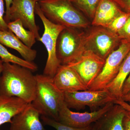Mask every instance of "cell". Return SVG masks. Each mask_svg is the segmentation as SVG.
<instances>
[{
    "instance_id": "cell-11",
    "label": "cell",
    "mask_w": 130,
    "mask_h": 130,
    "mask_svg": "<svg viewBox=\"0 0 130 130\" xmlns=\"http://www.w3.org/2000/svg\"><path fill=\"white\" fill-rule=\"evenodd\" d=\"M39 0H12L9 10L10 22L21 20L25 28L32 31L36 39L40 38L39 28L35 21V7Z\"/></svg>"
},
{
    "instance_id": "cell-5",
    "label": "cell",
    "mask_w": 130,
    "mask_h": 130,
    "mask_svg": "<svg viewBox=\"0 0 130 130\" xmlns=\"http://www.w3.org/2000/svg\"><path fill=\"white\" fill-rule=\"evenodd\" d=\"M35 13L39 16L44 26V32L39 41L44 44L48 54L43 74L53 78L61 65L56 55L57 40L60 33L66 27L49 20L42 11L38 2L35 7Z\"/></svg>"
},
{
    "instance_id": "cell-18",
    "label": "cell",
    "mask_w": 130,
    "mask_h": 130,
    "mask_svg": "<svg viewBox=\"0 0 130 130\" xmlns=\"http://www.w3.org/2000/svg\"><path fill=\"white\" fill-rule=\"evenodd\" d=\"M130 74V51L123 60L117 76L105 89L108 91L116 99L120 98L124 83Z\"/></svg>"
},
{
    "instance_id": "cell-22",
    "label": "cell",
    "mask_w": 130,
    "mask_h": 130,
    "mask_svg": "<svg viewBox=\"0 0 130 130\" xmlns=\"http://www.w3.org/2000/svg\"><path fill=\"white\" fill-rule=\"evenodd\" d=\"M130 15V13L122 11L112 21L107 28L115 34L118 32L126 23Z\"/></svg>"
},
{
    "instance_id": "cell-19",
    "label": "cell",
    "mask_w": 130,
    "mask_h": 130,
    "mask_svg": "<svg viewBox=\"0 0 130 130\" xmlns=\"http://www.w3.org/2000/svg\"><path fill=\"white\" fill-rule=\"evenodd\" d=\"M8 28L24 44L31 48L35 44L36 37L34 33L24 28L21 20H17L7 24Z\"/></svg>"
},
{
    "instance_id": "cell-27",
    "label": "cell",
    "mask_w": 130,
    "mask_h": 130,
    "mask_svg": "<svg viewBox=\"0 0 130 130\" xmlns=\"http://www.w3.org/2000/svg\"><path fill=\"white\" fill-rule=\"evenodd\" d=\"M124 130H130V111L126 110L123 120Z\"/></svg>"
},
{
    "instance_id": "cell-15",
    "label": "cell",
    "mask_w": 130,
    "mask_h": 130,
    "mask_svg": "<svg viewBox=\"0 0 130 130\" xmlns=\"http://www.w3.org/2000/svg\"><path fill=\"white\" fill-rule=\"evenodd\" d=\"M125 111L120 105L114 104L95 123L96 130H124L123 120Z\"/></svg>"
},
{
    "instance_id": "cell-1",
    "label": "cell",
    "mask_w": 130,
    "mask_h": 130,
    "mask_svg": "<svg viewBox=\"0 0 130 130\" xmlns=\"http://www.w3.org/2000/svg\"><path fill=\"white\" fill-rule=\"evenodd\" d=\"M32 71L17 64L4 63L0 77V96L18 97L31 103L36 96L37 84Z\"/></svg>"
},
{
    "instance_id": "cell-33",
    "label": "cell",
    "mask_w": 130,
    "mask_h": 130,
    "mask_svg": "<svg viewBox=\"0 0 130 130\" xmlns=\"http://www.w3.org/2000/svg\"><path fill=\"white\" fill-rule=\"evenodd\" d=\"M90 130H96V126L95 123H94L93 125L92 126V127Z\"/></svg>"
},
{
    "instance_id": "cell-20",
    "label": "cell",
    "mask_w": 130,
    "mask_h": 130,
    "mask_svg": "<svg viewBox=\"0 0 130 130\" xmlns=\"http://www.w3.org/2000/svg\"><path fill=\"white\" fill-rule=\"evenodd\" d=\"M0 58L4 63L17 64L26 68L32 71H37L38 67L34 62L25 60L10 53L4 45L0 43Z\"/></svg>"
},
{
    "instance_id": "cell-25",
    "label": "cell",
    "mask_w": 130,
    "mask_h": 130,
    "mask_svg": "<svg viewBox=\"0 0 130 130\" xmlns=\"http://www.w3.org/2000/svg\"><path fill=\"white\" fill-rule=\"evenodd\" d=\"M5 13L4 1L0 0V31L7 30L8 29L7 24L4 19Z\"/></svg>"
},
{
    "instance_id": "cell-13",
    "label": "cell",
    "mask_w": 130,
    "mask_h": 130,
    "mask_svg": "<svg viewBox=\"0 0 130 130\" xmlns=\"http://www.w3.org/2000/svg\"><path fill=\"white\" fill-rule=\"evenodd\" d=\"M40 114L31 103L16 115L10 123V130H46L40 120Z\"/></svg>"
},
{
    "instance_id": "cell-32",
    "label": "cell",
    "mask_w": 130,
    "mask_h": 130,
    "mask_svg": "<svg viewBox=\"0 0 130 130\" xmlns=\"http://www.w3.org/2000/svg\"><path fill=\"white\" fill-rule=\"evenodd\" d=\"M4 62L0 59V77L1 75L4 68Z\"/></svg>"
},
{
    "instance_id": "cell-31",
    "label": "cell",
    "mask_w": 130,
    "mask_h": 130,
    "mask_svg": "<svg viewBox=\"0 0 130 130\" xmlns=\"http://www.w3.org/2000/svg\"><path fill=\"white\" fill-rule=\"evenodd\" d=\"M121 98L123 101L127 102L130 105V93L123 96Z\"/></svg>"
},
{
    "instance_id": "cell-24",
    "label": "cell",
    "mask_w": 130,
    "mask_h": 130,
    "mask_svg": "<svg viewBox=\"0 0 130 130\" xmlns=\"http://www.w3.org/2000/svg\"><path fill=\"white\" fill-rule=\"evenodd\" d=\"M118 35L121 41L130 43V15L126 23L119 31Z\"/></svg>"
},
{
    "instance_id": "cell-2",
    "label": "cell",
    "mask_w": 130,
    "mask_h": 130,
    "mask_svg": "<svg viewBox=\"0 0 130 130\" xmlns=\"http://www.w3.org/2000/svg\"><path fill=\"white\" fill-rule=\"evenodd\" d=\"M42 11L49 20L67 28H86L89 22L70 0H39Z\"/></svg>"
},
{
    "instance_id": "cell-17",
    "label": "cell",
    "mask_w": 130,
    "mask_h": 130,
    "mask_svg": "<svg viewBox=\"0 0 130 130\" xmlns=\"http://www.w3.org/2000/svg\"><path fill=\"white\" fill-rule=\"evenodd\" d=\"M0 43L16 50L27 61L33 62L36 58L37 51L26 46L9 29L0 31Z\"/></svg>"
},
{
    "instance_id": "cell-29",
    "label": "cell",
    "mask_w": 130,
    "mask_h": 130,
    "mask_svg": "<svg viewBox=\"0 0 130 130\" xmlns=\"http://www.w3.org/2000/svg\"><path fill=\"white\" fill-rule=\"evenodd\" d=\"M129 93H130V74L124 83L123 89H122V96Z\"/></svg>"
},
{
    "instance_id": "cell-14",
    "label": "cell",
    "mask_w": 130,
    "mask_h": 130,
    "mask_svg": "<svg viewBox=\"0 0 130 130\" xmlns=\"http://www.w3.org/2000/svg\"><path fill=\"white\" fill-rule=\"evenodd\" d=\"M123 11L113 0H100L92 25L107 28Z\"/></svg>"
},
{
    "instance_id": "cell-3",
    "label": "cell",
    "mask_w": 130,
    "mask_h": 130,
    "mask_svg": "<svg viewBox=\"0 0 130 130\" xmlns=\"http://www.w3.org/2000/svg\"><path fill=\"white\" fill-rule=\"evenodd\" d=\"M35 99L31 104L40 115L58 121L61 105L64 102L63 92L58 88L53 79L43 74H37Z\"/></svg>"
},
{
    "instance_id": "cell-28",
    "label": "cell",
    "mask_w": 130,
    "mask_h": 130,
    "mask_svg": "<svg viewBox=\"0 0 130 130\" xmlns=\"http://www.w3.org/2000/svg\"><path fill=\"white\" fill-rule=\"evenodd\" d=\"M6 3V12L5 15L4 16V19L6 23L8 24L10 22L9 19V10L10 7L11 5L12 0H5Z\"/></svg>"
},
{
    "instance_id": "cell-10",
    "label": "cell",
    "mask_w": 130,
    "mask_h": 130,
    "mask_svg": "<svg viewBox=\"0 0 130 130\" xmlns=\"http://www.w3.org/2000/svg\"><path fill=\"white\" fill-rule=\"evenodd\" d=\"M105 60L87 50L78 60L68 66L75 70L89 89L102 70Z\"/></svg>"
},
{
    "instance_id": "cell-30",
    "label": "cell",
    "mask_w": 130,
    "mask_h": 130,
    "mask_svg": "<svg viewBox=\"0 0 130 130\" xmlns=\"http://www.w3.org/2000/svg\"><path fill=\"white\" fill-rule=\"evenodd\" d=\"M114 103V104H118V105H120L126 110L130 111V105L127 102L123 101L121 99V98L116 99Z\"/></svg>"
},
{
    "instance_id": "cell-6",
    "label": "cell",
    "mask_w": 130,
    "mask_h": 130,
    "mask_svg": "<svg viewBox=\"0 0 130 130\" xmlns=\"http://www.w3.org/2000/svg\"><path fill=\"white\" fill-rule=\"evenodd\" d=\"M64 102L70 109L79 110L86 107L91 111H96L116 100L106 89L89 90L63 92Z\"/></svg>"
},
{
    "instance_id": "cell-9",
    "label": "cell",
    "mask_w": 130,
    "mask_h": 130,
    "mask_svg": "<svg viewBox=\"0 0 130 130\" xmlns=\"http://www.w3.org/2000/svg\"><path fill=\"white\" fill-rule=\"evenodd\" d=\"M114 105L113 102L107 103L96 111L84 112L73 111L63 102L59 113L60 123L74 128H86L96 123Z\"/></svg>"
},
{
    "instance_id": "cell-4",
    "label": "cell",
    "mask_w": 130,
    "mask_h": 130,
    "mask_svg": "<svg viewBox=\"0 0 130 130\" xmlns=\"http://www.w3.org/2000/svg\"><path fill=\"white\" fill-rule=\"evenodd\" d=\"M77 29L66 27L58 36L56 55L61 65L74 63L87 50L86 33Z\"/></svg>"
},
{
    "instance_id": "cell-16",
    "label": "cell",
    "mask_w": 130,
    "mask_h": 130,
    "mask_svg": "<svg viewBox=\"0 0 130 130\" xmlns=\"http://www.w3.org/2000/svg\"><path fill=\"white\" fill-rule=\"evenodd\" d=\"M28 104L19 98L0 96V128L5 123H11L13 118L22 111Z\"/></svg>"
},
{
    "instance_id": "cell-26",
    "label": "cell",
    "mask_w": 130,
    "mask_h": 130,
    "mask_svg": "<svg viewBox=\"0 0 130 130\" xmlns=\"http://www.w3.org/2000/svg\"><path fill=\"white\" fill-rule=\"evenodd\" d=\"M123 11L130 13V0H113Z\"/></svg>"
},
{
    "instance_id": "cell-23",
    "label": "cell",
    "mask_w": 130,
    "mask_h": 130,
    "mask_svg": "<svg viewBox=\"0 0 130 130\" xmlns=\"http://www.w3.org/2000/svg\"><path fill=\"white\" fill-rule=\"evenodd\" d=\"M41 119L45 124L49 126L56 130H90L92 127V125L84 128H76L63 124L59 121L44 116H41Z\"/></svg>"
},
{
    "instance_id": "cell-12",
    "label": "cell",
    "mask_w": 130,
    "mask_h": 130,
    "mask_svg": "<svg viewBox=\"0 0 130 130\" xmlns=\"http://www.w3.org/2000/svg\"><path fill=\"white\" fill-rule=\"evenodd\" d=\"M53 79L62 92L89 90L75 70L68 65H61Z\"/></svg>"
},
{
    "instance_id": "cell-8",
    "label": "cell",
    "mask_w": 130,
    "mask_h": 130,
    "mask_svg": "<svg viewBox=\"0 0 130 130\" xmlns=\"http://www.w3.org/2000/svg\"><path fill=\"white\" fill-rule=\"evenodd\" d=\"M121 40L118 34H115L102 26H95L86 33L87 50L106 60L114 50L118 48Z\"/></svg>"
},
{
    "instance_id": "cell-7",
    "label": "cell",
    "mask_w": 130,
    "mask_h": 130,
    "mask_svg": "<svg viewBox=\"0 0 130 130\" xmlns=\"http://www.w3.org/2000/svg\"><path fill=\"white\" fill-rule=\"evenodd\" d=\"M130 51V43L121 41L118 48L114 50L106 59L102 70L95 79L89 90L105 89L115 78L123 60Z\"/></svg>"
},
{
    "instance_id": "cell-21",
    "label": "cell",
    "mask_w": 130,
    "mask_h": 130,
    "mask_svg": "<svg viewBox=\"0 0 130 130\" xmlns=\"http://www.w3.org/2000/svg\"><path fill=\"white\" fill-rule=\"evenodd\" d=\"M73 5L88 18L93 19L100 0H70Z\"/></svg>"
}]
</instances>
